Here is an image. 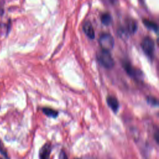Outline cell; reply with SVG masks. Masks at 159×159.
<instances>
[{"mask_svg":"<svg viewBox=\"0 0 159 159\" xmlns=\"http://www.w3.org/2000/svg\"><path fill=\"white\" fill-rule=\"evenodd\" d=\"M97 58L98 62L105 69H111L114 66V60L110 51L101 49L97 54Z\"/></svg>","mask_w":159,"mask_h":159,"instance_id":"6da1fadb","label":"cell"},{"mask_svg":"<svg viewBox=\"0 0 159 159\" xmlns=\"http://www.w3.org/2000/svg\"><path fill=\"white\" fill-rule=\"evenodd\" d=\"M99 44L101 49L110 51L114 47V40L110 34L103 33L99 38Z\"/></svg>","mask_w":159,"mask_h":159,"instance_id":"7a4b0ae2","label":"cell"},{"mask_svg":"<svg viewBox=\"0 0 159 159\" xmlns=\"http://www.w3.org/2000/svg\"><path fill=\"white\" fill-rule=\"evenodd\" d=\"M141 47L144 52L149 57H152L155 51V42L150 37H145L141 42Z\"/></svg>","mask_w":159,"mask_h":159,"instance_id":"3957f363","label":"cell"},{"mask_svg":"<svg viewBox=\"0 0 159 159\" xmlns=\"http://www.w3.org/2000/svg\"><path fill=\"white\" fill-rule=\"evenodd\" d=\"M122 66L126 73L131 77L134 79H140L143 77L142 72L139 69L133 67L129 62H124Z\"/></svg>","mask_w":159,"mask_h":159,"instance_id":"277c9868","label":"cell"},{"mask_svg":"<svg viewBox=\"0 0 159 159\" xmlns=\"http://www.w3.org/2000/svg\"><path fill=\"white\" fill-rule=\"evenodd\" d=\"M83 30L86 36L90 39H93L95 38V33L93 25L89 21H86L83 26Z\"/></svg>","mask_w":159,"mask_h":159,"instance_id":"5b68a950","label":"cell"},{"mask_svg":"<svg viewBox=\"0 0 159 159\" xmlns=\"http://www.w3.org/2000/svg\"><path fill=\"white\" fill-rule=\"evenodd\" d=\"M52 147L50 144H46L41 149L39 152L40 159H49Z\"/></svg>","mask_w":159,"mask_h":159,"instance_id":"8992f818","label":"cell"},{"mask_svg":"<svg viewBox=\"0 0 159 159\" xmlns=\"http://www.w3.org/2000/svg\"><path fill=\"white\" fill-rule=\"evenodd\" d=\"M106 101H107V103H108V105L109 106V107L114 112H116L118 110L119 106V102L115 97H114L113 96H109L106 98Z\"/></svg>","mask_w":159,"mask_h":159,"instance_id":"52a82bcc","label":"cell"},{"mask_svg":"<svg viewBox=\"0 0 159 159\" xmlns=\"http://www.w3.org/2000/svg\"><path fill=\"white\" fill-rule=\"evenodd\" d=\"M137 29V24L136 21L133 19H129L126 22V30L128 33L134 34Z\"/></svg>","mask_w":159,"mask_h":159,"instance_id":"ba28073f","label":"cell"},{"mask_svg":"<svg viewBox=\"0 0 159 159\" xmlns=\"http://www.w3.org/2000/svg\"><path fill=\"white\" fill-rule=\"evenodd\" d=\"M143 24L149 29L152 30L155 32L158 31V25L153 21H152L149 19H144L142 20Z\"/></svg>","mask_w":159,"mask_h":159,"instance_id":"9c48e42d","label":"cell"},{"mask_svg":"<svg viewBox=\"0 0 159 159\" xmlns=\"http://www.w3.org/2000/svg\"><path fill=\"white\" fill-rule=\"evenodd\" d=\"M113 19L111 14L108 13H105L101 16V21L105 26H109L112 22Z\"/></svg>","mask_w":159,"mask_h":159,"instance_id":"30bf717a","label":"cell"},{"mask_svg":"<svg viewBox=\"0 0 159 159\" xmlns=\"http://www.w3.org/2000/svg\"><path fill=\"white\" fill-rule=\"evenodd\" d=\"M42 111L46 116L53 118L57 117L58 115V112L57 111L50 108H44L42 109Z\"/></svg>","mask_w":159,"mask_h":159,"instance_id":"8fae6325","label":"cell"},{"mask_svg":"<svg viewBox=\"0 0 159 159\" xmlns=\"http://www.w3.org/2000/svg\"><path fill=\"white\" fill-rule=\"evenodd\" d=\"M147 101L149 104H150V105L152 106H157L158 103V100H157V98H155L153 97H148L147 98Z\"/></svg>","mask_w":159,"mask_h":159,"instance_id":"7c38bea8","label":"cell"},{"mask_svg":"<svg viewBox=\"0 0 159 159\" xmlns=\"http://www.w3.org/2000/svg\"><path fill=\"white\" fill-rule=\"evenodd\" d=\"M59 159H68L66 153L63 150H62L60 152V153L59 154Z\"/></svg>","mask_w":159,"mask_h":159,"instance_id":"4fadbf2b","label":"cell"},{"mask_svg":"<svg viewBox=\"0 0 159 159\" xmlns=\"http://www.w3.org/2000/svg\"><path fill=\"white\" fill-rule=\"evenodd\" d=\"M0 152L4 154V155H5V151H4V150H3V145H2V144L1 141H0Z\"/></svg>","mask_w":159,"mask_h":159,"instance_id":"5bb4252c","label":"cell"},{"mask_svg":"<svg viewBox=\"0 0 159 159\" xmlns=\"http://www.w3.org/2000/svg\"><path fill=\"white\" fill-rule=\"evenodd\" d=\"M75 159H79V158H75Z\"/></svg>","mask_w":159,"mask_h":159,"instance_id":"9a60e30c","label":"cell"},{"mask_svg":"<svg viewBox=\"0 0 159 159\" xmlns=\"http://www.w3.org/2000/svg\"><path fill=\"white\" fill-rule=\"evenodd\" d=\"M0 159H2V158H0Z\"/></svg>","mask_w":159,"mask_h":159,"instance_id":"2e32d148","label":"cell"}]
</instances>
